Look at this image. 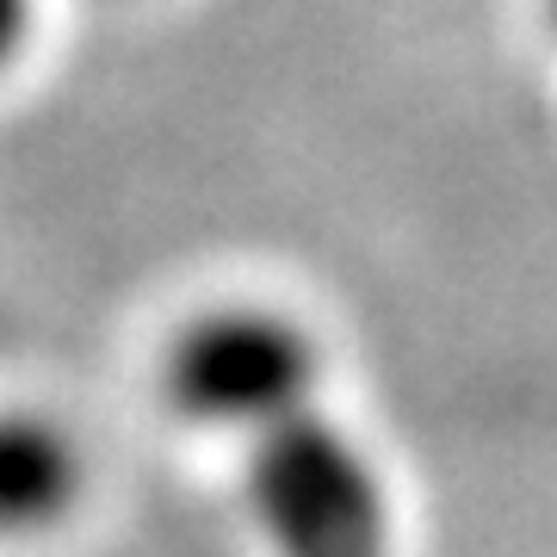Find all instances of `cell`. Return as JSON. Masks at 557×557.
Returning a JSON list of instances; mask_svg holds the SVG:
<instances>
[{
    "mask_svg": "<svg viewBox=\"0 0 557 557\" xmlns=\"http://www.w3.org/2000/svg\"><path fill=\"white\" fill-rule=\"evenodd\" d=\"M255 483L260 527L273 533L278 557H384L391 552V508L384 483L354 440H341L304 403L292 416L255 428Z\"/></svg>",
    "mask_w": 557,
    "mask_h": 557,
    "instance_id": "cell-1",
    "label": "cell"
},
{
    "mask_svg": "<svg viewBox=\"0 0 557 557\" xmlns=\"http://www.w3.org/2000/svg\"><path fill=\"white\" fill-rule=\"evenodd\" d=\"M168 391L186 416L218 428H267L317 403V347L278 317L223 310L193 322L168 354Z\"/></svg>",
    "mask_w": 557,
    "mask_h": 557,
    "instance_id": "cell-2",
    "label": "cell"
},
{
    "mask_svg": "<svg viewBox=\"0 0 557 557\" xmlns=\"http://www.w3.org/2000/svg\"><path fill=\"white\" fill-rule=\"evenodd\" d=\"M81 490V453L38 416H0V539L38 533Z\"/></svg>",
    "mask_w": 557,
    "mask_h": 557,
    "instance_id": "cell-3",
    "label": "cell"
},
{
    "mask_svg": "<svg viewBox=\"0 0 557 557\" xmlns=\"http://www.w3.org/2000/svg\"><path fill=\"white\" fill-rule=\"evenodd\" d=\"M25 38H32V0H0V69H13Z\"/></svg>",
    "mask_w": 557,
    "mask_h": 557,
    "instance_id": "cell-4",
    "label": "cell"
}]
</instances>
